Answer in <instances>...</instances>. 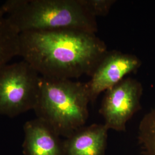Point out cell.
<instances>
[{"label":"cell","mask_w":155,"mask_h":155,"mask_svg":"<svg viewBox=\"0 0 155 155\" xmlns=\"http://www.w3.org/2000/svg\"><path fill=\"white\" fill-rule=\"evenodd\" d=\"M107 52L105 43L95 33L74 30L20 33L18 56L43 77H90Z\"/></svg>","instance_id":"cell-1"},{"label":"cell","mask_w":155,"mask_h":155,"mask_svg":"<svg viewBox=\"0 0 155 155\" xmlns=\"http://www.w3.org/2000/svg\"><path fill=\"white\" fill-rule=\"evenodd\" d=\"M0 13L20 33L57 30L98 31L97 18L81 0H9L0 7Z\"/></svg>","instance_id":"cell-2"},{"label":"cell","mask_w":155,"mask_h":155,"mask_svg":"<svg viewBox=\"0 0 155 155\" xmlns=\"http://www.w3.org/2000/svg\"><path fill=\"white\" fill-rule=\"evenodd\" d=\"M90 102L86 82L41 77L39 97L33 110L37 118L67 138L85 126Z\"/></svg>","instance_id":"cell-3"},{"label":"cell","mask_w":155,"mask_h":155,"mask_svg":"<svg viewBox=\"0 0 155 155\" xmlns=\"http://www.w3.org/2000/svg\"><path fill=\"white\" fill-rule=\"evenodd\" d=\"M41 76L27 61L0 68V115L11 118L34 110Z\"/></svg>","instance_id":"cell-4"},{"label":"cell","mask_w":155,"mask_h":155,"mask_svg":"<svg viewBox=\"0 0 155 155\" xmlns=\"http://www.w3.org/2000/svg\"><path fill=\"white\" fill-rule=\"evenodd\" d=\"M143 93L141 83L127 77L105 91L100 107V114L109 129L125 132L127 124L141 109Z\"/></svg>","instance_id":"cell-5"},{"label":"cell","mask_w":155,"mask_h":155,"mask_svg":"<svg viewBox=\"0 0 155 155\" xmlns=\"http://www.w3.org/2000/svg\"><path fill=\"white\" fill-rule=\"evenodd\" d=\"M141 65L139 58L117 50L107 51L90 75L86 83L91 102H94L102 92L110 89L137 71Z\"/></svg>","instance_id":"cell-6"},{"label":"cell","mask_w":155,"mask_h":155,"mask_svg":"<svg viewBox=\"0 0 155 155\" xmlns=\"http://www.w3.org/2000/svg\"><path fill=\"white\" fill-rule=\"evenodd\" d=\"M24 155H64L60 136L42 120L36 118L25 123Z\"/></svg>","instance_id":"cell-7"},{"label":"cell","mask_w":155,"mask_h":155,"mask_svg":"<svg viewBox=\"0 0 155 155\" xmlns=\"http://www.w3.org/2000/svg\"><path fill=\"white\" fill-rule=\"evenodd\" d=\"M109 129L94 124L78 129L63 141L64 155H105Z\"/></svg>","instance_id":"cell-8"},{"label":"cell","mask_w":155,"mask_h":155,"mask_svg":"<svg viewBox=\"0 0 155 155\" xmlns=\"http://www.w3.org/2000/svg\"><path fill=\"white\" fill-rule=\"evenodd\" d=\"M20 33L0 13V68L18 56Z\"/></svg>","instance_id":"cell-9"},{"label":"cell","mask_w":155,"mask_h":155,"mask_svg":"<svg viewBox=\"0 0 155 155\" xmlns=\"http://www.w3.org/2000/svg\"><path fill=\"white\" fill-rule=\"evenodd\" d=\"M138 141L144 155H155V107L141 120Z\"/></svg>","instance_id":"cell-10"},{"label":"cell","mask_w":155,"mask_h":155,"mask_svg":"<svg viewBox=\"0 0 155 155\" xmlns=\"http://www.w3.org/2000/svg\"><path fill=\"white\" fill-rule=\"evenodd\" d=\"M83 5L95 17L105 16L116 1V0H81Z\"/></svg>","instance_id":"cell-11"}]
</instances>
